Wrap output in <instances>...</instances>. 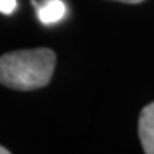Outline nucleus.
<instances>
[{"label": "nucleus", "mask_w": 154, "mask_h": 154, "mask_svg": "<svg viewBox=\"0 0 154 154\" xmlns=\"http://www.w3.org/2000/svg\"><path fill=\"white\" fill-rule=\"evenodd\" d=\"M55 69V54L47 47L8 52L0 57V83L32 91L46 87Z\"/></svg>", "instance_id": "1"}, {"label": "nucleus", "mask_w": 154, "mask_h": 154, "mask_svg": "<svg viewBox=\"0 0 154 154\" xmlns=\"http://www.w3.org/2000/svg\"><path fill=\"white\" fill-rule=\"evenodd\" d=\"M138 137L143 152L154 154V102L143 107L138 118Z\"/></svg>", "instance_id": "2"}, {"label": "nucleus", "mask_w": 154, "mask_h": 154, "mask_svg": "<svg viewBox=\"0 0 154 154\" xmlns=\"http://www.w3.org/2000/svg\"><path fill=\"white\" fill-rule=\"evenodd\" d=\"M66 14V5L63 0H46L38 6V17L43 24H55Z\"/></svg>", "instance_id": "3"}, {"label": "nucleus", "mask_w": 154, "mask_h": 154, "mask_svg": "<svg viewBox=\"0 0 154 154\" xmlns=\"http://www.w3.org/2000/svg\"><path fill=\"white\" fill-rule=\"evenodd\" d=\"M16 0H0V13H3V14H11L16 10Z\"/></svg>", "instance_id": "4"}, {"label": "nucleus", "mask_w": 154, "mask_h": 154, "mask_svg": "<svg viewBox=\"0 0 154 154\" xmlns=\"http://www.w3.org/2000/svg\"><path fill=\"white\" fill-rule=\"evenodd\" d=\"M115 2H123V3H140V2H145V0H115Z\"/></svg>", "instance_id": "5"}, {"label": "nucleus", "mask_w": 154, "mask_h": 154, "mask_svg": "<svg viewBox=\"0 0 154 154\" xmlns=\"http://www.w3.org/2000/svg\"><path fill=\"white\" fill-rule=\"evenodd\" d=\"M10 151L6 149V148H3V146H0V154H8Z\"/></svg>", "instance_id": "6"}]
</instances>
